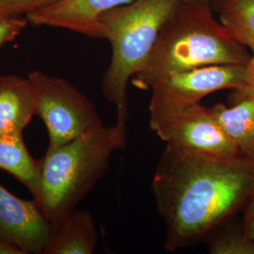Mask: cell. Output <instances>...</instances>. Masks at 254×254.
<instances>
[{
  "label": "cell",
  "mask_w": 254,
  "mask_h": 254,
  "mask_svg": "<svg viewBox=\"0 0 254 254\" xmlns=\"http://www.w3.org/2000/svg\"><path fill=\"white\" fill-rule=\"evenodd\" d=\"M53 225L36 200H22L0 185V237L25 254H44Z\"/></svg>",
  "instance_id": "obj_8"
},
{
  "label": "cell",
  "mask_w": 254,
  "mask_h": 254,
  "mask_svg": "<svg viewBox=\"0 0 254 254\" xmlns=\"http://www.w3.org/2000/svg\"><path fill=\"white\" fill-rule=\"evenodd\" d=\"M218 12L230 34L254 53V0H233Z\"/></svg>",
  "instance_id": "obj_14"
},
{
  "label": "cell",
  "mask_w": 254,
  "mask_h": 254,
  "mask_svg": "<svg viewBox=\"0 0 254 254\" xmlns=\"http://www.w3.org/2000/svg\"><path fill=\"white\" fill-rule=\"evenodd\" d=\"M28 24L27 17L8 16L0 17V48L13 41Z\"/></svg>",
  "instance_id": "obj_17"
},
{
  "label": "cell",
  "mask_w": 254,
  "mask_h": 254,
  "mask_svg": "<svg viewBox=\"0 0 254 254\" xmlns=\"http://www.w3.org/2000/svg\"><path fill=\"white\" fill-rule=\"evenodd\" d=\"M0 254H25L18 247L0 237Z\"/></svg>",
  "instance_id": "obj_20"
},
{
  "label": "cell",
  "mask_w": 254,
  "mask_h": 254,
  "mask_svg": "<svg viewBox=\"0 0 254 254\" xmlns=\"http://www.w3.org/2000/svg\"><path fill=\"white\" fill-rule=\"evenodd\" d=\"M247 64H216L172 73L152 86L151 116L199 104L211 93L245 86Z\"/></svg>",
  "instance_id": "obj_6"
},
{
  "label": "cell",
  "mask_w": 254,
  "mask_h": 254,
  "mask_svg": "<svg viewBox=\"0 0 254 254\" xmlns=\"http://www.w3.org/2000/svg\"><path fill=\"white\" fill-rule=\"evenodd\" d=\"M127 124L116 122L67 142L48 148L40 161V191L36 200L53 228L76 205L109 170L112 154L126 144Z\"/></svg>",
  "instance_id": "obj_3"
},
{
  "label": "cell",
  "mask_w": 254,
  "mask_h": 254,
  "mask_svg": "<svg viewBox=\"0 0 254 254\" xmlns=\"http://www.w3.org/2000/svg\"><path fill=\"white\" fill-rule=\"evenodd\" d=\"M182 0H134L102 14L99 39L111 46V60L102 79V91L116 109L117 121L129 116V81L139 73L150 57L167 19Z\"/></svg>",
  "instance_id": "obj_4"
},
{
  "label": "cell",
  "mask_w": 254,
  "mask_h": 254,
  "mask_svg": "<svg viewBox=\"0 0 254 254\" xmlns=\"http://www.w3.org/2000/svg\"><path fill=\"white\" fill-rule=\"evenodd\" d=\"M27 77L34 91L36 115L47 128L48 148L64 145L103 126L94 105L72 83L41 71Z\"/></svg>",
  "instance_id": "obj_5"
},
{
  "label": "cell",
  "mask_w": 254,
  "mask_h": 254,
  "mask_svg": "<svg viewBox=\"0 0 254 254\" xmlns=\"http://www.w3.org/2000/svg\"><path fill=\"white\" fill-rule=\"evenodd\" d=\"M242 231L254 240V193L246 204Z\"/></svg>",
  "instance_id": "obj_18"
},
{
  "label": "cell",
  "mask_w": 254,
  "mask_h": 254,
  "mask_svg": "<svg viewBox=\"0 0 254 254\" xmlns=\"http://www.w3.org/2000/svg\"><path fill=\"white\" fill-rule=\"evenodd\" d=\"M98 242V233L89 212L74 210L53 229L44 254H91Z\"/></svg>",
  "instance_id": "obj_12"
},
{
  "label": "cell",
  "mask_w": 254,
  "mask_h": 254,
  "mask_svg": "<svg viewBox=\"0 0 254 254\" xmlns=\"http://www.w3.org/2000/svg\"><path fill=\"white\" fill-rule=\"evenodd\" d=\"M212 254H254V240L241 230H230L217 236L210 244Z\"/></svg>",
  "instance_id": "obj_15"
},
{
  "label": "cell",
  "mask_w": 254,
  "mask_h": 254,
  "mask_svg": "<svg viewBox=\"0 0 254 254\" xmlns=\"http://www.w3.org/2000/svg\"><path fill=\"white\" fill-rule=\"evenodd\" d=\"M233 0H211L212 8L215 10L218 11L222 7H224L226 4L230 3Z\"/></svg>",
  "instance_id": "obj_21"
},
{
  "label": "cell",
  "mask_w": 254,
  "mask_h": 254,
  "mask_svg": "<svg viewBox=\"0 0 254 254\" xmlns=\"http://www.w3.org/2000/svg\"><path fill=\"white\" fill-rule=\"evenodd\" d=\"M237 91L254 98V53L252 54L251 60L247 64L245 86L241 89H237Z\"/></svg>",
  "instance_id": "obj_19"
},
{
  "label": "cell",
  "mask_w": 254,
  "mask_h": 254,
  "mask_svg": "<svg viewBox=\"0 0 254 254\" xmlns=\"http://www.w3.org/2000/svg\"><path fill=\"white\" fill-rule=\"evenodd\" d=\"M34 115L35 96L28 77L0 75V135L23 133Z\"/></svg>",
  "instance_id": "obj_10"
},
{
  "label": "cell",
  "mask_w": 254,
  "mask_h": 254,
  "mask_svg": "<svg viewBox=\"0 0 254 254\" xmlns=\"http://www.w3.org/2000/svg\"><path fill=\"white\" fill-rule=\"evenodd\" d=\"M152 188L165 222V249L176 252L245 207L254 193V158H217L167 144Z\"/></svg>",
  "instance_id": "obj_1"
},
{
  "label": "cell",
  "mask_w": 254,
  "mask_h": 254,
  "mask_svg": "<svg viewBox=\"0 0 254 254\" xmlns=\"http://www.w3.org/2000/svg\"><path fill=\"white\" fill-rule=\"evenodd\" d=\"M0 169L24 184L34 199L40 191V161L25 145L23 133L0 135Z\"/></svg>",
  "instance_id": "obj_13"
},
{
  "label": "cell",
  "mask_w": 254,
  "mask_h": 254,
  "mask_svg": "<svg viewBox=\"0 0 254 254\" xmlns=\"http://www.w3.org/2000/svg\"><path fill=\"white\" fill-rule=\"evenodd\" d=\"M134 0H59L27 13L34 26L61 27L99 39L98 19L102 14Z\"/></svg>",
  "instance_id": "obj_9"
},
{
  "label": "cell",
  "mask_w": 254,
  "mask_h": 254,
  "mask_svg": "<svg viewBox=\"0 0 254 254\" xmlns=\"http://www.w3.org/2000/svg\"><path fill=\"white\" fill-rule=\"evenodd\" d=\"M150 127L167 144L193 154L217 158H233L239 154L210 108L200 103L150 116Z\"/></svg>",
  "instance_id": "obj_7"
},
{
  "label": "cell",
  "mask_w": 254,
  "mask_h": 254,
  "mask_svg": "<svg viewBox=\"0 0 254 254\" xmlns=\"http://www.w3.org/2000/svg\"><path fill=\"white\" fill-rule=\"evenodd\" d=\"M59 0H0V17L21 16Z\"/></svg>",
  "instance_id": "obj_16"
},
{
  "label": "cell",
  "mask_w": 254,
  "mask_h": 254,
  "mask_svg": "<svg viewBox=\"0 0 254 254\" xmlns=\"http://www.w3.org/2000/svg\"><path fill=\"white\" fill-rule=\"evenodd\" d=\"M252 53L215 18L211 0H182L161 28L133 85L149 90L172 73L216 64H247Z\"/></svg>",
  "instance_id": "obj_2"
},
{
  "label": "cell",
  "mask_w": 254,
  "mask_h": 254,
  "mask_svg": "<svg viewBox=\"0 0 254 254\" xmlns=\"http://www.w3.org/2000/svg\"><path fill=\"white\" fill-rule=\"evenodd\" d=\"M231 106L217 104L211 112L239 154L254 158V98L233 90Z\"/></svg>",
  "instance_id": "obj_11"
}]
</instances>
